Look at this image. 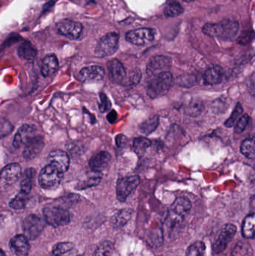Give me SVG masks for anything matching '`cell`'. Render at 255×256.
<instances>
[{
  "mask_svg": "<svg viewBox=\"0 0 255 256\" xmlns=\"http://www.w3.org/2000/svg\"><path fill=\"white\" fill-rule=\"evenodd\" d=\"M253 38V33L251 35L250 32H245L241 35L239 39V43L242 44H247V43L250 42L251 40Z\"/></svg>",
  "mask_w": 255,
  "mask_h": 256,
  "instance_id": "cell-42",
  "label": "cell"
},
{
  "mask_svg": "<svg viewBox=\"0 0 255 256\" xmlns=\"http://www.w3.org/2000/svg\"><path fill=\"white\" fill-rule=\"evenodd\" d=\"M177 83L182 87L189 88L195 86L198 83V78L193 74L182 75L177 79Z\"/></svg>",
  "mask_w": 255,
  "mask_h": 256,
  "instance_id": "cell-36",
  "label": "cell"
},
{
  "mask_svg": "<svg viewBox=\"0 0 255 256\" xmlns=\"http://www.w3.org/2000/svg\"><path fill=\"white\" fill-rule=\"evenodd\" d=\"M192 205L186 198H177L171 205L168 214V220L171 224H180L190 211Z\"/></svg>",
  "mask_w": 255,
  "mask_h": 256,
  "instance_id": "cell-5",
  "label": "cell"
},
{
  "mask_svg": "<svg viewBox=\"0 0 255 256\" xmlns=\"http://www.w3.org/2000/svg\"><path fill=\"white\" fill-rule=\"evenodd\" d=\"M240 151L242 154L249 159L253 160L255 157V139H246L242 142L240 146Z\"/></svg>",
  "mask_w": 255,
  "mask_h": 256,
  "instance_id": "cell-28",
  "label": "cell"
},
{
  "mask_svg": "<svg viewBox=\"0 0 255 256\" xmlns=\"http://www.w3.org/2000/svg\"><path fill=\"white\" fill-rule=\"evenodd\" d=\"M59 35L71 40H77L83 32V26L79 22L69 19H64L56 24Z\"/></svg>",
  "mask_w": 255,
  "mask_h": 256,
  "instance_id": "cell-9",
  "label": "cell"
},
{
  "mask_svg": "<svg viewBox=\"0 0 255 256\" xmlns=\"http://www.w3.org/2000/svg\"><path fill=\"white\" fill-rule=\"evenodd\" d=\"M73 247H74V246H73L71 243H60V244H58L57 245L53 248V254L63 256V255L66 254L67 253L71 251Z\"/></svg>",
  "mask_w": 255,
  "mask_h": 256,
  "instance_id": "cell-38",
  "label": "cell"
},
{
  "mask_svg": "<svg viewBox=\"0 0 255 256\" xmlns=\"http://www.w3.org/2000/svg\"><path fill=\"white\" fill-rule=\"evenodd\" d=\"M249 122V117L248 114H244L240 118L237 123L236 124L234 131L237 133H241L244 131Z\"/></svg>",
  "mask_w": 255,
  "mask_h": 256,
  "instance_id": "cell-39",
  "label": "cell"
},
{
  "mask_svg": "<svg viewBox=\"0 0 255 256\" xmlns=\"http://www.w3.org/2000/svg\"><path fill=\"white\" fill-rule=\"evenodd\" d=\"M116 144H117L118 147H122L125 145V142H127V138L125 137L124 135H119L116 136Z\"/></svg>",
  "mask_w": 255,
  "mask_h": 256,
  "instance_id": "cell-43",
  "label": "cell"
},
{
  "mask_svg": "<svg viewBox=\"0 0 255 256\" xmlns=\"http://www.w3.org/2000/svg\"><path fill=\"white\" fill-rule=\"evenodd\" d=\"M237 232V228L234 225L227 224L223 226L219 238L213 246V251L215 254L222 253L228 247Z\"/></svg>",
  "mask_w": 255,
  "mask_h": 256,
  "instance_id": "cell-12",
  "label": "cell"
},
{
  "mask_svg": "<svg viewBox=\"0 0 255 256\" xmlns=\"http://www.w3.org/2000/svg\"><path fill=\"white\" fill-rule=\"evenodd\" d=\"M35 127L32 125H23L19 128L17 133L14 136V141H13V146L15 148H19L23 145H25L26 142L33 136L35 133Z\"/></svg>",
  "mask_w": 255,
  "mask_h": 256,
  "instance_id": "cell-19",
  "label": "cell"
},
{
  "mask_svg": "<svg viewBox=\"0 0 255 256\" xmlns=\"http://www.w3.org/2000/svg\"><path fill=\"white\" fill-rule=\"evenodd\" d=\"M105 76V71L99 65L85 67L79 74V78L85 83L101 81Z\"/></svg>",
  "mask_w": 255,
  "mask_h": 256,
  "instance_id": "cell-14",
  "label": "cell"
},
{
  "mask_svg": "<svg viewBox=\"0 0 255 256\" xmlns=\"http://www.w3.org/2000/svg\"><path fill=\"white\" fill-rule=\"evenodd\" d=\"M13 130V126L9 122H0V138L8 135Z\"/></svg>",
  "mask_w": 255,
  "mask_h": 256,
  "instance_id": "cell-41",
  "label": "cell"
},
{
  "mask_svg": "<svg viewBox=\"0 0 255 256\" xmlns=\"http://www.w3.org/2000/svg\"><path fill=\"white\" fill-rule=\"evenodd\" d=\"M131 215H132V211L130 209L122 210L117 214H116L113 222L116 226H125L128 223V220L130 219Z\"/></svg>",
  "mask_w": 255,
  "mask_h": 256,
  "instance_id": "cell-33",
  "label": "cell"
},
{
  "mask_svg": "<svg viewBox=\"0 0 255 256\" xmlns=\"http://www.w3.org/2000/svg\"><path fill=\"white\" fill-rule=\"evenodd\" d=\"M171 65V58L165 56H156L151 58L147 62L146 71L148 75L151 76L159 71L164 72L163 71L169 68Z\"/></svg>",
  "mask_w": 255,
  "mask_h": 256,
  "instance_id": "cell-16",
  "label": "cell"
},
{
  "mask_svg": "<svg viewBox=\"0 0 255 256\" xmlns=\"http://www.w3.org/2000/svg\"><path fill=\"white\" fill-rule=\"evenodd\" d=\"M50 256H57V255H54V254H53V253H52V255Z\"/></svg>",
  "mask_w": 255,
  "mask_h": 256,
  "instance_id": "cell-48",
  "label": "cell"
},
{
  "mask_svg": "<svg viewBox=\"0 0 255 256\" xmlns=\"http://www.w3.org/2000/svg\"><path fill=\"white\" fill-rule=\"evenodd\" d=\"M100 99H101V102L99 104V110L101 113H106L111 109V102H110V100L105 94H100Z\"/></svg>",
  "mask_w": 255,
  "mask_h": 256,
  "instance_id": "cell-40",
  "label": "cell"
},
{
  "mask_svg": "<svg viewBox=\"0 0 255 256\" xmlns=\"http://www.w3.org/2000/svg\"><path fill=\"white\" fill-rule=\"evenodd\" d=\"M36 48L29 41H25L19 46L17 49V54L20 59L26 61H32L36 57Z\"/></svg>",
  "mask_w": 255,
  "mask_h": 256,
  "instance_id": "cell-23",
  "label": "cell"
},
{
  "mask_svg": "<svg viewBox=\"0 0 255 256\" xmlns=\"http://www.w3.org/2000/svg\"><path fill=\"white\" fill-rule=\"evenodd\" d=\"M29 199V195L20 191L14 199H11L9 206L14 210H21L26 207Z\"/></svg>",
  "mask_w": 255,
  "mask_h": 256,
  "instance_id": "cell-29",
  "label": "cell"
},
{
  "mask_svg": "<svg viewBox=\"0 0 255 256\" xmlns=\"http://www.w3.org/2000/svg\"><path fill=\"white\" fill-rule=\"evenodd\" d=\"M113 252V244L108 241H105L98 247L95 251V256H112Z\"/></svg>",
  "mask_w": 255,
  "mask_h": 256,
  "instance_id": "cell-37",
  "label": "cell"
},
{
  "mask_svg": "<svg viewBox=\"0 0 255 256\" xmlns=\"http://www.w3.org/2000/svg\"><path fill=\"white\" fill-rule=\"evenodd\" d=\"M159 124V116H154L149 118L140 125L139 130L143 134L150 135L157 128Z\"/></svg>",
  "mask_w": 255,
  "mask_h": 256,
  "instance_id": "cell-27",
  "label": "cell"
},
{
  "mask_svg": "<svg viewBox=\"0 0 255 256\" xmlns=\"http://www.w3.org/2000/svg\"><path fill=\"white\" fill-rule=\"evenodd\" d=\"M43 213L45 221L53 227L66 226L71 221L69 211L61 205H47Z\"/></svg>",
  "mask_w": 255,
  "mask_h": 256,
  "instance_id": "cell-3",
  "label": "cell"
},
{
  "mask_svg": "<svg viewBox=\"0 0 255 256\" xmlns=\"http://www.w3.org/2000/svg\"><path fill=\"white\" fill-rule=\"evenodd\" d=\"M185 1H186V2H192V0H185Z\"/></svg>",
  "mask_w": 255,
  "mask_h": 256,
  "instance_id": "cell-47",
  "label": "cell"
},
{
  "mask_svg": "<svg viewBox=\"0 0 255 256\" xmlns=\"http://www.w3.org/2000/svg\"><path fill=\"white\" fill-rule=\"evenodd\" d=\"M47 160H48V163L56 166L62 173H65L69 169V156L62 150H55L51 151L47 157Z\"/></svg>",
  "mask_w": 255,
  "mask_h": 256,
  "instance_id": "cell-15",
  "label": "cell"
},
{
  "mask_svg": "<svg viewBox=\"0 0 255 256\" xmlns=\"http://www.w3.org/2000/svg\"><path fill=\"white\" fill-rule=\"evenodd\" d=\"M44 147V140L42 136H32L25 144L23 157L26 160H32L39 155Z\"/></svg>",
  "mask_w": 255,
  "mask_h": 256,
  "instance_id": "cell-13",
  "label": "cell"
},
{
  "mask_svg": "<svg viewBox=\"0 0 255 256\" xmlns=\"http://www.w3.org/2000/svg\"><path fill=\"white\" fill-rule=\"evenodd\" d=\"M102 178V174L101 172H94V175L89 177L87 180L82 182L78 186L79 190H83V189H87L89 187H94V186L98 185L101 181Z\"/></svg>",
  "mask_w": 255,
  "mask_h": 256,
  "instance_id": "cell-32",
  "label": "cell"
},
{
  "mask_svg": "<svg viewBox=\"0 0 255 256\" xmlns=\"http://www.w3.org/2000/svg\"><path fill=\"white\" fill-rule=\"evenodd\" d=\"M119 35L110 32L101 38L97 44L95 54L98 57H107L116 53L119 48Z\"/></svg>",
  "mask_w": 255,
  "mask_h": 256,
  "instance_id": "cell-6",
  "label": "cell"
},
{
  "mask_svg": "<svg viewBox=\"0 0 255 256\" xmlns=\"http://www.w3.org/2000/svg\"><path fill=\"white\" fill-rule=\"evenodd\" d=\"M44 228H45L44 222L35 214H30L28 216L23 223V229L25 236L28 240H31V241L38 238Z\"/></svg>",
  "mask_w": 255,
  "mask_h": 256,
  "instance_id": "cell-10",
  "label": "cell"
},
{
  "mask_svg": "<svg viewBox=\"0 0 255 256\" xmlns=\"http://www.w3.org/2000/svg\"><path fill=\"white\" fill-rule=\"evenodd\" d=\"M206 246L202 241H196L188 248L186 256H204Z\"/></svg>",
  "mask_w": 255,
  "mask_h": 256,
  "instance_id": "cell-30",
  "label": "cell"
},
{
  "mask_svg": "<svg viewBox=\"0 0 255 256\" xmlns=\"http://www.w3.org/2000/svg\"><path fill=\"white\" fill-rule=\"evenodd\" d=\"M204 110V104L201 101H195L191 102L186 107V113L192 117H196L201 114Z\"/></svg>",
  "mask_w": 255,
  "mask_h": 256,
  "instance_id": "cell-34",
  "label": "cell"
},
{
  "mask_svg": "<svg viewBox=\"0 0 255 256\" xmlns=\"http://www.w3.org/2000/svg\"><path fill=\"white\" fill-rule=\"evenodd\" d=\"M183 8L179 2H172L167 5L164 14L168 17H174L183 14Z\"/></svg>",
  "mask_w": 255,
  "mask_h": 256,
  "instance_id": "cell-31",
  "label": "cell"
},
{
  "mask_svg": "<svg viewBox=\"0 0 255 256\" xmlns=\"http://www.w3.org/2000/svg\"><path fill=\"white\" fill-rule=\"evenodd\" d=\"M243 112V108L242 107L240 103L236 105L235 108H234V111H233L232 114L230 116L229 119L225 122V125L227 128H231L235 125L237 121L238 120L240 116H241L242 113Z\"/></svg>",
  "mask_w": 255,
  "mask_h": 256,
  "instance_id": "cell-35",
  "label": "cell"
},
{
  "mask_svg": "<svg viewBox=\"0 0 255 256\" xmlns=\"http://www.w3.org/2000/svg\"><path fill=\"white\" fill-rule=\"evenodd\" d=\"M239 23L231 19H225L220 23H207L203 27V32L209 36L222 40H232L237 36Z\"/></svg>",
  "mask_w": 255,
  "mask_h": 256,
  "instance_id": "cell-1",
  "label": "cell"
},
{
  "mask_svg": "<svg viewBox=\"0 0 255 256\" xmlns=\"http://www.w3.org/2000/svg\"><path fill=\"white\" fill-rule=\"evenodd\" d=\"M223 77V69L219 65H214L205 71L204 74V83L210 86L220 83Z\"/></svg>",
  "mask_w": 255,
  "mask_h": 256,
  "instance_id": "cell-22",
  "label": "cell"
},
{
  "mask_svg": "<svg viewBox=\"0 0 255 256\" xmlns=\"http://www.w3.org/2000/svg\"><path fill=\"white\" fill-rule=\"evenodd\" d=\"M21 174V166L18 163H11L5 166L0 173V192L5 191L15 184Z\"/></svg>",
  "mask_w": 255,
  "mask_h": 256,
  "instance_id": "cell-7",
  "label": "cell"
},
{
  "mask_svg": "<svg viewBox=\"0 0 255 256\" xmlns=\"http://www.w3.org/2000/svg\"><path fill=\"white\" fill-rule=\"evenodd\" d=\"M107 68L110 72V77L116 83H122L126 78V70L122 62L118 59L110 60L107 64Z\"/></svg>",
  "mask_w": 255,
  "mask_h": 256,
  "instance_id": "cell-20",
  "label": "cell"
},
{
  "mask_svg": "<svg viewBox=\"0 0 255 256\" xmlns=\"http://www.w3.org/2000/svg\"><path fill=\"white\" fill-rule=\"evenodd\" d=\"M10 247L17 256H27L30 251L29 240L23 235H16L11 238Z\"/></svg>",
  "mask_w": 255,
  "mask_h": 256,
  "instance_id": "cell-17",
  "label": "cell"
},
{
  "mask_svg": "<svg viewBox=\"0 0 255 256\" xmlns=\"http://www.w3.org/2000/svg\"><path fill=\"white\" fill-rule=\"evenodd\" d=\"M63 175L64 173L60 172L56 166L48 163V165L41 169L38 176V182L41 188L53 190L60 185Z\"/></svg>",
  "mask_w": 255,
  "mask_h": 256,
  "instance_id": "cell-4",
  "label": "cell"
},
{
  "mask_svg": "<svg viewBox=\"0 0 255 256\" xmlns=\"http://www.w3.org/2000/svg\"><path fill=\"white\" fill-rule=\"evenodd\" d=\"M140 178L137 175L126 176L120 178L116 186L117 199L120 202H125L132 192L139 185Z\"/></svg>",
  "mask_w": 255,
  "mask_h": 256,
  "instance_id": "cell-8",
  "label": "cell"
},
{
  "mask_svg": "<svg viewBox=\"0 0 255 256\" xmlns=\"http://www.w3.org/2000/svg\"><path fill=\"white\" fill-rule=\"evenodd\" d=\"M151 142L147 138L138 137L134 139L132 143V148L138 157H142L147 151V148H150Z\"/></svg>",
  "mask_w": 255,
  "mask_h": 256,
  "instance_id": "cell-26",
  "label": "cell"
},
{
  "mask_svg": "<svg viewBox=\"0 0 255 256\" xmlns=\"http://www.w3.org/2000/svg\"><path fill=\"white\" fill-rule=\"evenodd\" d=\"M111 160V155L108 152L101 151L91 158L89 166L93 172H101L108 167Z\"/></svg>",
  "mask_w": 255,
  "mask_h": 256,
  "instance_id": "cell-18",
  "label": "cell"
},
{
  "mask_svg": "<svg viewBox=\"0 0 255 256\" xmlns=\"http://www.w3.org/2000/svg\"><path fill=\"white\" fill-rule=\"evenodd\" d=\"M174 77L168 71L158 74L147 84V94L150 98H156L165 95L174 84Z\"/></svg>",
  "mask_w": 255,
  "mask_h": 256,
  "instance_id": "cell-2",
  "label": "cell"
},
{
  "mask_svg": "<svg viewBox=\"0 0 255 256\" xmlns=\"http://www.w3.org/2000/svg\"><path fill=\"white\" fill-rule=\"evenodd\" d=\"M59 68V60L56 55H47L43 59L41 71L43 77H47L56 72Z\"/></svg>",
  "mask_w": 255,
  "mask_h": 256,
  "instance_id": "cell-21",
  "label": "cell"
},
{
  "mask_svg": "<svg viewBox=\"0 0 255 256\" xmlns=\"http://www.w3.org/2000/svg\"><path fill=\"white\" fill-rule=\"evenodd\" d=\"M118 115L115 110H112L108 115H107V120L109 121L110 123H114L117 119Z\"/></svg>",
  "mask_w": 255,
  "mask_h": 256,
  "instance_id": "cell-44",
  "label": "cell"
},
{
  "mask_svg": "<svg viewBox=\"0 0 255 256\" xmlns=\"http://www.w3.org/2000/svg\"><path fill=\"white\" fill-rule=\"evenodd\" d=\"M5 216L2 215V214H0V229L3 227L4 225H5Z\"/></svg>",
  "mask_w": 255,
  "mask_h": 256,
  "instance_id": "cell-45",
  "label": "cell"
},
{
  "mask_svg": "<svg viewBox=\"0 0 255 256\" xmlns=\"http://www.w3.org/2000/svg\"><path fill=\"white\" fill-rule=\"evenodd\" d=\"M0 256H5V253L1 249H0Z\"/></svg>",
  "mask_w": 255,
  "mask_h": 256,
  "instance_id": "cell-46",
  "label": "cell"
},
{
  "mask_svg": "<svg viewBox=\"0 0 255 256\" xmlns=\"http://www.w3.org/2000/svg\"><path fill=\"white\" fill-rule=\"evenodd\" d=\"M35 171L32 168L26 169L24 174H23V179L20 184V191L26 194L29 195L32 191V184H33V180L35 178Z\"/></svg>",
  "mask_w": 255,
  "mask_h": 256,
  "instance_id": "cell-24",
  "label": "cell"
},
{
  "mask_svg": "<svg viewBox=\"0 0 255 256\" xmlns=\"http://www.w3.org/2000/svg\"><path fill=\"white\" fill-rule=\"evenodd\" d=\"M255 216L252 214L245 218L242 228V233L244 238L252 239L255 237Z\"/></svg>",
  "mask_w": 255,
  "mask_h": 256,
  "instance_id": "cell-25",
  "label": "cell"
},
{
  "mask_svg": "<svg viewBox=\"0 0 255 256\" xmlns=\"http://www.w3.org/2000/svg\"><path fill=\"white\" fill-rule=\"evenodd\" d=\"M155 31L150 28H141L128 32L127 41L137 46L146 45L154 40Z\"/></svg>",
  "mask_w": 255,
  "mask_h": 256,
  "instance_id": "cell-11",
  "label": "cell"
}]
</instances>
